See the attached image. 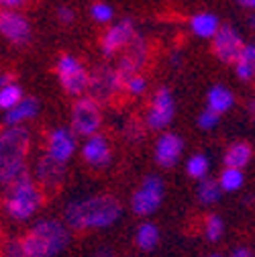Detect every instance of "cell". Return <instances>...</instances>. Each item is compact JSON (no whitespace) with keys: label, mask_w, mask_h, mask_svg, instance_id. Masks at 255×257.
<instances>
[{"label":"cell","mask_w":255,"mask_h":257,"mask_svg":"<svg viewBox=\"0 0 255 257\" xmlns=\"http://www.w3.org/2000/svg\"><path fill=\"white\" fill-rule=\"evenodd\" d=\"M122 218V204L114 194L100 192L82 198H74L63 206L61 220L72 233H96L108 231Z\"/></svg>","instance_id":"cell-1"},{"label":"cell","mask_w":255,"mask_h":257,"mask_svg":"<svg viewBox=\"0 0 255 257\" xmlns=\"http://www.w3.org/2000/svg\"><path fill=\"white\" fill-rule=\"evenodd\" d=\"M74 233L61 218H39L19 237L23 257H61L70 249Z\"/></svg>","instance_id":"cell-2"},{"label":"cell","mask_w":255,"mask_h":257,"mask_svg":"<svg viewBox=\"0 0 255 257\" xmlns=\"http://www.w3.org/2000/svg\"><path fill=\"white\" fill-rule=\"evenodd\" d=\"M45 192L41 186L35 182L33 174L27 172L13 184L3 188L0 194V210L3 214L15 222V224H25L31 222L45 206Z\"/></svg>","instance_id":"cell-3"},{"label":"cell","mask_w":255,"mask_h":257,"mask_svg":"<svg viewBox=\"0 0 255 257\" xmlns=\"http://www.w3.org/2000/svg\"><path fill=\"white\" fill-rule=\"evenodd\" d=\"M31 133L27 126H7L0 131V188L29 172Z\"/></svg>","instance_id":"cell-4"},{"label":"cell","mask_w":255,"mask_h":257,"mask_svg":"<svg viewBox=\"0 0 255 257\" xmlns=\"http://www.w3.org/2000/svg\"><path fill=\"white\" fill-rule=\"evenodd\" d=\"M166 198V184L157 174H149L141 180V184L133 190L129 208L135 216L147 218L159 210V206L164 204Z\"/></svg>","instance_id":"cell-5"},{"label":"cell","mask_w":255,"mask_h":257,"mask_svg":"<svg viewBox=\"0 0 255 257\" xmlns=\"http://www.w3.org/2000/svg\"><path fill=\"white\" fill-rule=\"evenodd\" d=\"M55 74L61 84V88L66 90L70 96H82L88 90L90 82V72L84 68V63L72 55H61L55 63Z\"/></svg>","instance_id":"cell-6"},{"label":"cell","mask_w":255,"mask_h":257,"mask_svg":"<svg viewBox=\"0 0 255 257\" xmlns=\"http://www.w3.org/2000/svg\"><path fill=\"white\" fill-rule=\"evenodd\" d=\"M124 92L122 84L116 76V70L110 66H96L90 72V82H88V96L98 102V104H108L116 96Z\"/></svg>","instance_id":"cell-7"},{"label":"cell","mask_w":255,"mask_h":257,"mask_svg":"<svg viewBox=\"0 0 255 257\" xmlns=\"http://www.w3.org/2000/svg\"><path fill=\"white\" fill-rule=\"evenodd\" d=\"M102 124L100 104L94 102L90 96H82L72 106V131L76 137H92Z\"/></svg>","instance_id":"cell-8"},{"label":"cell","mask_w":255,"mask_h":257,"mask_svg":"<svg viewBox=\"0 0 255 257\" xmlns=\"http://www.w3.org/2000/svg\"><path fill=\"white\" fill-rule=\"evenodd\" d=\"M147 59H149V43H147V39L141 33H135L131 43L126 45L124 55L120 57L118 66L114 68L116 76H118V80L122 84V90H124V84L129 82L133 76L141 74V70L145 68Z\"/></svg>","instance_id":"cell-9"},{"label":"cell","mask_w":255,"mask_h":257,"mask_svg":"<svg viewBox=\"0 0 255 257\" xmlns=\"http://www.w3.org/2000/svg\"><path fill=\"white\" fill-rule=\"evenodd\" d=\"M66 176H68V168L66 164L57 162V159L49 157L47 153H43L33 168V178L35 182L41 186V190L45 194H55L61 190V186L66 184Z\"/></svg>","instance_id":"cell-10"},{"label":"cell","mask_w":255,"mask_h":257,"mask_svg":"<svg viewBox=\"0 0 255 257\" xmlns=\"http://www.w3.org/2000/svg\"><path fill=\"white\" fill-rule=\"evenodd\" d=\"M174 114H176L174 94L168 88H159L153 94V100L149 104V110L145 116V126L153 128V131H164V128L174 120Z\"/></svg>","instance_id":"cell-11"},{"label":"cell","mask_w":255,"mask_h":257,"mask_svg":"<svg viewBox=\"0 0 255 257\" xmlns=\"http://www.w3.org/2000/svg\"><path fill=\"white\" fill-rule=\"evenodd\" d=\"M243 49H245L243 37L231 25H222L218 29V33L212 37V53L222 63H233L235 66L239 55L243 53Z\"/></svg>","instance_id":"cell-12"},{"label":"cell","mask_w":255,"mask_h":257,"mask_svg":"<svg viewBox=\"0 0 255 257\" xmlns=\"http://www.w3.org/2000/svg\"><path fill=\"white\" fill-rule=\"evenodd\" d=\"M0 35L13 45L23 47L31 41L33 31H31L29 21L21 13L7 9V11H0Z\"/></svg>","instance_id":"cell-13"},{"label":"cell","mask_w":255,"mask_h":257,"mask_svg":"<svg viewBox=\"0 0 255 257\" xmlns=\"http://www.w3.org/2000/svg\"><path fill=\"white\" fill-rule=\"evenodd\" d=\"M78 149V143H76V135L72 128H63V126H57V128H51L47 133V139H45V153L53 159L61 164H68L70 159L74 157Z\"/></svg>","instance_id":"cell-14"},{"label":"cell","mask_w":255,"mask_h":257,"mask_svg":"<svg viewBox=\"0 0 255 257\" xmlns=\"http://www.w3.org/2000/svg\"><path fill=\"white\" fill-rule=\"evenodd\" d=\"M82 159L92 170H106L112 162V147L104 135H92L82 143Z\"/></svg>","instance_id":"cell-15"},{"label":"cell","mask_w":255,"mask_h":257,"mask_svg":"<svg viewBox=\"0 0 255 257\" xmlns=\"http://www.w3.org/2000/svg\"><path fill=\"white\" fill-rule=\"evenodd\" d=\"M135 33H137V31H135V25H133L131 19H122L120 23L112 25L104 33L102 41H100L102 55L104 57H114L120 49H126V45L131 43Z\"/></svg>","instance_id":"cell-16"},{"label":"cell","mask_w":255,"mask_h":257,"mask_svg":"<svg viewBox=\"0 0 255 257\" xmlns=\"http://www.w3.org/2000/svg\"><path fill=\"white\" fill-rule=\"evenodd\" d=\"M184 153V139L176 133H164L155 143V151H153V159L159 168L164 170H172Z\"/></svg>","instance_id":"cell-17"},{"label":"cell","mask_w":255,"mask_h":257,"mask_svg":"<svg viewBox=\"0 0 255 257\" xmlns=\"http://www.w3.org/2000/svg\"><path fill=\"white\" fill-rule=\"evenodd\" d=\"M162 243V229L153 220H143L133 233V245L139 253H153Z\"/></svg>","instance_id":"cell-18"},{"label":"cell","mask_w":255,"mask_h":257,"mask_svg":"<svg viewBox=\"0 0 255 257\" xmlns=\"http://www.w3.org/2000/svg\"><path fill=\"white\" fill-rule=\"evenodd\" d=\"M39 112V100L33 98V96H25V98L9 112H5V124L7 126H23L25 120L35 118Z\"/></svg>","instance_id":"cell-19"},{"label":"cell","mask_w":255,"mask_h":257,"mask_svg":"<svg viewBox=\"0 0 255 257\" xmlns=\"http://www.w3.org/2000/svg\"><path fill=\"white\" fill-rule=\"evenodd\" d=\"M253 157V147L245 141H235L227 147L225 155H222V162L225 168H235V170H243Z\"/></svg>","instance_id":"cell-20"},{"label":"cell","mask_w":255,"mask_h":257,"mask_svg":"<svg viewBox=\"0 0 255 257\" xmlns=\"http://www.w3.org/2000/svg\"><path fill=\"white\" fill-rule=\"evenodd\" d=\"M190 29L196 37H202V39H208V37H214L220 29V23H218V17L212 15V13H198L190 19Z\"/></svg>","instance_id":"cell-21"},{"label":"cell","mask_w":255,"mask_h":257,"mask_svg":"<svg viewBox=\"0 0 255 257\" xmlns=\"http://www.w3.org/2000/svg\"><path fill=\"white\" fill-rule=\"evenodd\" d=\"M206 100H208V108L214 110L216 114H222V112H227L233 102H235V96L229 88L225 86H214L208 90V96H206Z\"/></svg>","instance_id":"cell-22"},{"label":"cell","mask_w":255,"mask_h":257,"mask_svg":"<svg viewBox=\"0 0 255 257\" xmlns=\"http://www.w3.org/2000/svg\"><path fill=\"white\" fill-rule=\"evenodd\" d=\"M225 231H227V224H225V218L216 212H208L204 218H202V235L208 243H220L222 237H225Z\"/></svg>","instance_id":"cell-23"},{"label":"cell","mask_w":255,"mask_h":257,"mask_svg":"<svg viewBox=\"0 0 255 257\" xmlns=\"http://www.w3.org/2000/svg\"><path fill=\"white\" fill-rule=\"evenodd\" d=\"M196 198L202 206H212L216 204L220 198H222V190H220V184L218 180L214 178H204L198 182L196 186Z\"/></svg>","instance_id":"cell-24"},{"label":"cell","mask_w":255,"mask_h":257,"mask_svg":"<svg viewBox=\"0 0 255 257\" xmlns=\"http://www.w3.org/2000/svg\"><path fill=\"white\" fill-rule=\"evenodd\" d=\"M235 72H237V78L243 82H249L255 78V45H245L243 53L235 63Z\"/></svg>","instance_id":"cell-25"},{"label":"cell","mask_w":255,"mask_h":257,"mask_svg":"<svg viewBox=\"0 0 255 257\" xmlns=\"http://www.w3.org/2000/svg\"><path fill=\"white\" fill-rule=\"evenodd\" d=\"M208 172H210V159L204 153H196V155H192L186 162V174H188V178L200 182V180L208 178Z\"/></svg>","instance_id":"cell-26"},{"label":"cell","mask_w":255,"mask_h":257,"mask_svg":"<svg viewBox=\"0 0 255 257\" xmlns=\"http://www.w3.org/2000/svg\"><path fill=\"white\" fill-rule=\"evenodd\" d=\"M216 180H218L222 192H239L243 188V184H245V174H243V170L225 168Z\"/></svg>","instance_id":"cell-27"},{"label":"cell","mask_w":255,"mask_h":257,"mask_svg":"<svg viewBox=\"0 0 255 257\" xmlns=\"http://www.w3.org/2000/svg\"><path fill=\"white\" fill-rule=\"evenodd\" d=\"M23 98H25L23 90H21V86H17V84H7V86L0 88V108H3L5 112L13 110Z\"/></svg>","instance_id":"cell-28"},{"label":"cell","mask_w":255,"mask_h":257,"mask_svg":"<svg viewBox=\"0 0 255 257\" xmlns=\"http://www.w3.org/2000/svg\"><path fill=\"white\" fill-rule=\"evenodd\" d=\"M90 17L96 23H110L112 17H114V11L106 3H96V5H92V9H90Z\"/></svg>","instance_id":"cell-29"},{"label":"cell","mask_w":255,"mask_h":257,"mask_svg":"<svg viewBox=\"0 0 255 257\" xmlns=\"http://www.w3.org/2000/svg\"><path fill=\"white\" fill-rule=\"evenodd\" d=\"M145 90H147V80H145V76H141V74L133 76L129 82L124 84V92L129 94V96H141Z\"/></svg>","instance_id":"cell-30"},{"label":"cell","mask_w":255,"mask_h":257,"mask_svg":"<svg viewBox=\"0 0 255 257\" xmlns=\"http://www.w3.org/2000/svg\"><path fill=\"white\" fill-rule=\"evenodd\" d=\"M218 120H220V114H216L210 108H206V110H202L198 114V126L204 128V131H210V128H214L218 124Z\"/></svg>","instance_id":"cell-31"},{"label":"cell","mask_w":255,"mask_h":257,"mask_svg":"<svg viewBox=\"0 0 255 257\" xmlns=\"http://www.w3.org/2000/svg\"><path fill=\"white\" fill-rule=\"evenodd\" d=\"M126 137H129L133 143H135V141H141V139L145 137L143 126H141L137 120H131L129 124H126Z\"/></svg>","instance_id":"cell-32"},{"label":"cell","mask_w":255,"mask_h":257,"mask_svg":"<svg viewBox=\"0 0 255 257\" xmlns=\"http://www.w3.org/2000/svg\"><path fill=\"white\" fill-rule=\"evenodd\" d=\"M57 19H59V23H63V25H72L74 19H76V13H74L70 7H59V9H57Z\"/></svg>","instance_id":"cell-33"},{"label":"cell","mask_w":255,"mask_h":257,"mask_svg":"<svg viewBox=\"0 0 255 257\" xmlns=\"http://www.w3.org/2000/svg\"><path fill=\"white\" fill-rule=\"evenodd\" d=\"M227 257H255V251L249 245H237L235 249H231Z\"/></svg>","instance_id":"cell-34"},{"label":"cell","mask_w":255,"mask_h":257,"mask_svg":"<svg viewBox=\"0 0 255 257\" xmlns=\"http://www.w3.org/2000/svg\"><path fill=\"white\" fill-rule=\"evenodd\" d=\"M86 257H116V253H114V249H112V247L102 245V247H98V249L90 251Z\"/></svg>","instance_id":"cell-35"},{"label":"cell","mask_w":255,"mask_h":257,"mask_svg":"<svg viewBox=\"0 0 255 257\" xmlns=\"http://www.w3.org/2000/svg\"><path fill=\"white\" fill-rule=\"evenodd\" d=\"M235 3L243 9H249V11H255V0H235Z\"/></svg>","instance_id":"cell-36"},{"label":"cell","mask_w":255,"mask_h":257,"mask_svg":"<svg viewBox=\"0 0 255 257\" xmlns=\"http://www.w3.org/2000/svg\"><path fill=\"white\" fill-rule=\"evenodd\" d=\"M3 5H5V7H9V9L13 11V9H17V7L25 5V0H3Z\"/></svg>","instance_id":"cell-37"},{"label":"cell","mask_w":255,"mask_h":257,"mask_svg":"<svg viewBox=\"0 0 255 257\" xmlns=\"http://www.w3.org/2000/svg\"><path fill=\"white\" fill-rule=\"evenodd\" d=\"M7 84H13V78H11L9 74H3V72H0V88L7 86Z\"/></svg>","instance_id":"cell-38"},{"label":"cell","mask_w":255,"mask_h":257,"mask_svg":"<svg viewBox=\"0 0 255 257\" xmlns=\"http://www.w3.org/2000/svg\"><path fill=\"white\" fill-rule=\"evenodd\" d=\"M249 116L253 118V122H255V98L249 102Z\"/></svg>","instance_id":"cell-39"},{"label":"cell","mask_w":255,"mask_h":257,"mask_svg":"<svg viewBox=\"0 0 255 257\" xmlns=\"http://www.w3.org/2000/svg\"><path fill=\"white\" fill-rule=\"evenodd\" d=\"M172 61H174V66H180V63H182L180 53H174V55H172Z\"/></svg>","instance_id":"cell-40"},{"label":"cell","mask_w":255,"mask_h":257,"mask_svg":"<svg viewBox=\"0 0 255 257\" xmlns=\"http://www.w3.org/2000/svg\"><path fill=\"white\" fill-rule=\"evenodd\" d=\"M249 25H251V29L255 31V15H251V19H249Z\"/></svg>","instance_id":"cell-41"},{"label":"cell","mask_w":255,"mask_h":257,"mask_svg":"<svg viewBox=\"0 0 255 257\" xmlns=\"http://www.w3.org/2000/svg\"><path fill=\"white\" fill-rule=\"evenodd\" d=\"M206 257H222L220 253H210V255H206Z\"/></svg>","instance_id":"cell-42"},{"label":"cell","mask_w":255,"mask_h":257,"mask_svg":"<svg viewBox=\"0 0 255 257\" xmlns=\"http://www.w3.org/2000/svg\"><path fill=\"white\" fill-rule=\"evenodd\" d=\"M0 5H3V0H0Z\"/></svg>","instance_id":"cell-43"},{"label":"cell","mask_w":255,"mask_h":257,"mask_svg":"<svg viewBox=\"0 0 255 257\" xmlns=\"http://www.w3.org/2000/svg\"><path fill=\"white\" fill-rule=\"evenodd\" d=\"M253 45H255V43H253Z\"/></svg>","instance_id":"cell-44"}]
</instances>
